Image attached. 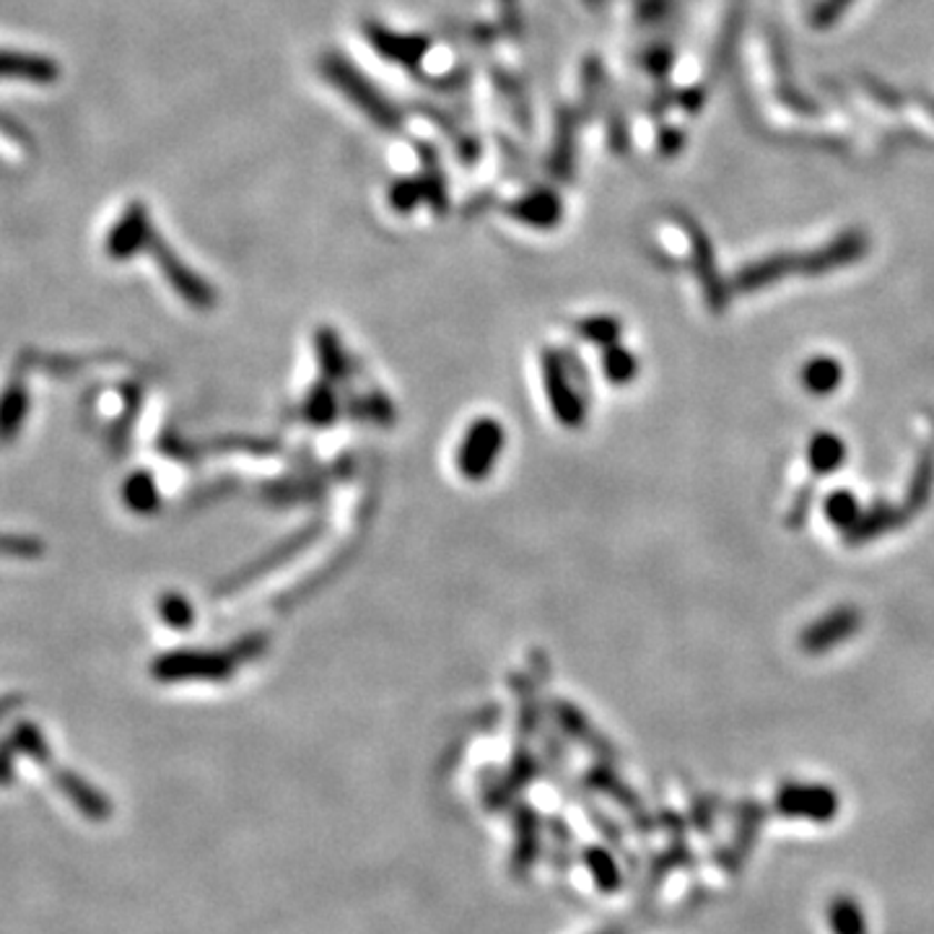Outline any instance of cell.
<instances>
[{"label":"cell","mask_w":934,"mask_h":934,"mask_svg":"<svg viewBox=\"0 0 934 934\" xmlns=\"http://www.w3.org/2000/svg\"><path fill=\"white\" fill-rule=\"evenodd\" d=\"M786 813L805 817H828L833 815V800L825 792H792L784 800Z\"/></svg>","instance_id":"6da1fadb"},{"label":"cell","mask_w":934,"mask_h":934,"mask_svg":"<svg viewBox=\"0 0 934 934\" xmlns=\"http://www.w3.org/2000/svg\"><path fill=\"white\" fill-rule=\"evenodd\" d=\"M831 926L836 934H864V916L852 901H838L831 908Z\"/></svg>","instance_id":"7a4b0ae2"}]
</instances>
